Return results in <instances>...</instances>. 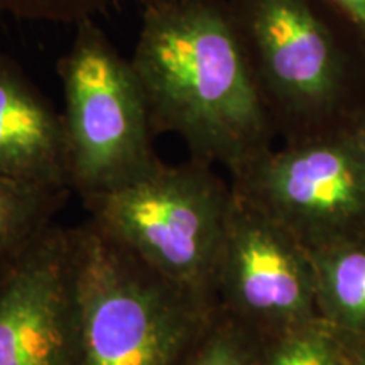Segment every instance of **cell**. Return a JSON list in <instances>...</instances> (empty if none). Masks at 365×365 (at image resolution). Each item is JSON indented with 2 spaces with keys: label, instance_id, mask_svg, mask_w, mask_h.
Returning a JSON list of instances; mask_svg holds the SVG:
<instances>
[{
  "label": "cell",
  "instance_id": "cell-1",
  "mask_svg": "<svg viewBox=\"0 0 365 365\" xmlns=\"http://www.w3.org/2000/svg\"><path fill=\"white\" fill-rule=\"evenodd\" d=\"M130 63L154 135H178L190 159L234 175L274 148L276 130L227 0L145 6Z\"/></svg>",
  "mask_w": 365,
  "mask_h": 365
},
{
  "label": "cell",
  "instance_id": "cell-2",
  "mask_svg": "<svg viewBox=\"0 0 365 365\" xmlns=\"http://www.w3.org/2000/svg\"><path fill=\"white\" fill-rule=\"evenodd\" d=\"M282 143L349 127L365 102V56L317 0H227Z\"/></svg>",
  "mask_w": 365,
  "mask_h": 365
},
{
  "label": "cell",
  "instance_id": "cell-3",
  "mask_svg": "<svg viewBox=\"0 0 365 365\" xmlns=\"http://www.w3.org/2000/svg\"><path fill=\"white\" fill-rule=\"evenodd\" d=\"M73 234L85 365H181L215 307L135 261L88 220Z\"/></svg>",
  "mask_w": 365,
  "mask_h": 365
},
{
  "label": "cell",
  "instance_id": "cell-4",
  "mask_svg": "<svg viewBox=\"0 0 365 365\" xmlns=\"http://www.w3.org/2000/svg\"><path fill=\"white\" fill-rule=\"evenodd\" d=\"M234 191L215 166L164 163L144 180L81 200L88 222L135 261L213 304ZM215 307V304H213Z\"/></svg>",
  "mask_w": 365,
  "mask_h": 365
},
{
  "label": "cell",
  "instance_id": "cell-5",
  "mask_svg": "<svg viewBox=\"0 0 365 365\" xmlns=\"http://www.w3.org/2000/svg\"><path fill=\"white\" fill-rule=\"evenodd\" d=\"M65 97L71 191L80 200L134 185L158 171L153 127L132 63L113 48L95 19L75 24L58 61Z\"/></svg>",
  "mask_w": 365,
  "mask_h": 365
},
{
  "label": "cell",
  "instance_id": "cell-6",
  "mask_svg": "<svg viewBox=\"0 0 365 365\" xmlns=\"http://www.w3.org/2000/svg\"><path fill=\"white\" fill-rule=\"evenodd\" d=\"M228 181L308 250L365 234V156L349 127L274 145Z\"/></svg>",
  "mask_w": 365,
  "mask_h": 365
},
{
  "label": "cell",
  "instance_id": "cell-7",
  "mask_svg": "<svg viewBox=\"0 0 365 365\" xmlns=\"http://www.w3.org/2000/svg\"><path fill=\"white\" fill-rule=\"evenodd\" d=\"M213 304L257 341L322 318L309 250L235 193L213 277Z\"/></svg>",
  "mask_w": 365,
  "mask_h": 365
},
{
  "label": "cell",
  "instance_id": "cell-8",
  "mask_svg": "<svg viewBox=\"0 0 365 365\" xmlns=\"http://www.w3.org/2000/svg\"><path fill=\"white\" fill-rule=\"evenodd\" d=\"M0 365H85L73 227L54 223L0 276Z\"/></svg>",
  "mask_w": 365,
  "mask_h": 365
},
{
  "label": "cell",
  "instance_id": "cell-9",
  "mask_svg": "<svg viewBox=\"0 0 365 365\" xmlns=\"http://www.w3.org/2000/svg\"><path fill=\"white\" fill-rule=\"evenodd\" d=\"M0 176L71 191L63 113L2 54Z\"/></svg>",
  "mask_w": 365,
  "mask_h": 365
},
{
  "label": "cell",
  "instance_id": "cell-10",
  "mask_svg": "<svg viewBox=\"0 0 365 365\" xmlns=\"http://www.w3.org/2000/svg\"><path fill=\"white\" fill-rule=\"evenodd\" d=\"M319 317L340 333L365 339V234L309 250Z\"/></svg>",
  "mask_w": 365,
  "mask_h": 365
},
{
  "label": "cell",
  "instance_id": "cell-11",
  "mask_svg": "<svg viewBox=\"0 0 365 365\" xmlns=\"http://www.w3.org/2000/svg\"><path fill=\"white\" fill-rule=\"evenodd\" d=\"M71 191L0 176V276L56 223Z\"/></svg>",
  "mask_w": 365,
  "mask_h": 365
},
{
  "label": "cell",
  "instance_id": "cell-12",
  "mask_svg": "<svg viewBox=\"0 0 365 365\" xmlns=\"http://www.w3.org/2000/svg\"><path fill=\"white\" fill-rule=\"evenodd\" d=\"M259 365H350L344 333L318 318L259 341Z\"/></svg>",
  "mask_w": 365,
  "mask_h": 365
},
{
  "label": "cell",
  "instance_id": "cell-13",
  "mask_svg": "<svg viewBox=\"0 0 365 365\" xmlns=\"http://www.w3.org/2000/svg\"><path fill=\"white\" fill-rule=\"evenodd\" d=\"M181 365H259V341L217 313Z\"/></svg>",
  "mask_w": 365,
  "mask_h": 365
},
{
  "label": "cell",
  "instance_id": "cell-14",
  "mask_svg": "<svg viewBox=\"0 0 365 365\" xmlns=\"http://www.w3.org/2000/svg\"><path fill=\"white\" fill-rule=\"evenodd\" d=\"M156 2L163 0H0V6L31 19L75 26L80 21L95 19V16L112 7L125 4H139L145 7Z\"/></svg>",
  "mask_w": 365,
  "mask_h": 365
},
{
  "label": "cell",
  "instance_id": "cell-15",
  "mask_svg": "<svg viewBox=\"0 0 365 365\" xmlns=\"http://www.w3.org/2000/svg\"><path fill=\"white\" fill-rule=\"evenodd\" d=\"M365 56V0H317Z\"/></svg>",
  "mask_w": 365,
  "mask_h": 365
},
{
  "label": "cell",
  "instance_id": "cell-16",
  "mask_svg": "<svg viewBox=\"0 0 365 365\" xmlns=\"http://www.w3.org/2000/svg\"><path fill=\"white\" fill-rule=\"evenodd\" d=\"M349 129L352 130V134L357 140L360 149H362L364 156H365V102L362 103V107L359 108L357 113H355L352 122L349 124Z\"/></svg>",
  "mask_w": 365,
  "mask_h": 365
},
{
  "label": "cell",
  "instance_id": "cell-17",
  "mask_svg": "<svg viewBox=\"0 0 365 365\" xmlns=\"http://www.w3.org/2000/svg\"><path fill=\"white\" fill-rule=\"evenodd\" d=\"M346 341H349L350 365H365V339L346 336Z\"/></svg>",
  "mask_w": 365,
  "mask_h": 365
}]
</instances>
